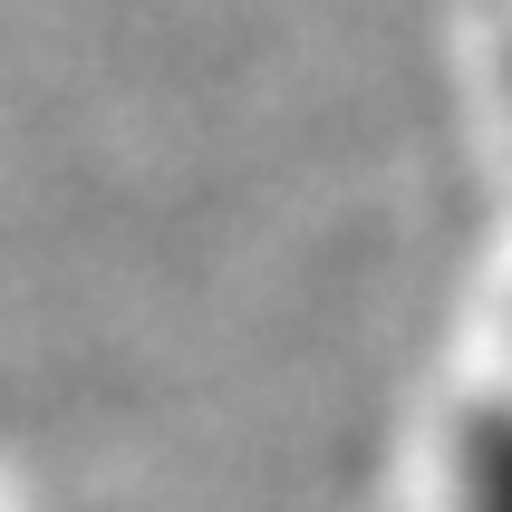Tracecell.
Listing matches in <instances>:
<instances>
[{"label":"cell","mask_w":512,"mask_h":512,"mask_svg":"<svg viewBox=\"0 0 512 512\" xmlns=\"http://www.w3.org/2000/svg\"><path fill=\"white\" fill-rule=\"evenodd\" d=\"M464 512H512V406L474 416L464 435Z\"/></svg>","instance_id":"1"}]
</instances>
